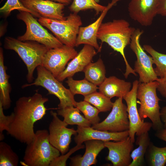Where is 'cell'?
<instances>
[{
  "label": "cell",
  "instance_id": "6da1fadb",
  "mask_svg": "<svg viewBox=\"0 0 166 166\" xmlns=\"http://www.w3.org/2000/svg\"><path fill=\"white\" fill-rule=\"evenodd\" d=\"M48 101L38 91L31 96L18 98L8 133L21 143L27 144L30 142L35 135L34 124L45 114V104Z\"/></svg>",
  "mask_w": 166,
  "mask_h": 166
},
{
  "label": "cell",
  "instance_id": "7a4b0ae2",
  "mask_svg": "<svg viewBox=\"0 0 166 166\" xmlns=\"http://www.w3.org/2000/svg\"><path fill=\"white\" fill-rule=\"evenodd\" d=\"M136 29L130 26L129 23L123 19H114L102 23L97 34V38L101 43L105 42L114 51L120 53L123 57L126 66L124 76L127 78L130 73L136 74L128 64L124 53L126 47L129 45Z\"/></svg>",
  "mask_w": 166,
  "mask_h": 166
},
{
  "label": "cell",
  "instance_id": "3957f363",
  "mask_svg": "<svg viewBox=\"0 0 166 166\" xmlns=\"http://www.w3.org/2000/svg\"><path fill=\"white\" fill-rule=\"evenodd\" d=\"M60 152L49 140V133L45 129L37 130L34 139L27 144L23 163L28 166H49L60 155Z\"/></svg>",
  "mask_w": 166,
  "mask_h": 166
},
{
  "label": "cell",
  "instance_id": "277c9868",
  "mask_svg": "<svg viewBox=\"0 0 166 166\" xmlns=\"http://www.w3.org/2000/svg\"><path fill=\"white\" fill-rule=\"evenodd\" d=\"M4 47L14 51L21 58L27 68V81L31 83L35 69L42 65L44 55L49 49L36 42H23L10 37L5 38Z\"/></svg>",
  "mask_w": 166,
  "mask_h": 166
},
{
  "label": "cell",
  "instance_id": "5b68a950",
  "mask_svg": "<svg viewBox=\"0 0 166 166\" xmlns=\"http://www.w3.org/2000/svg\"><path fill=\"white\" fill-rule=\"evenodd\" d=\"M158 83L156 81L148 83H139L136 93L137 98L140 101L138 110L141 119L143 121L148 117L152 121V128L157 131L164 128L160 117V107L156 90Z\"/></svg>",
  "mask_w": 166,
  "mask_h": 166
},
{
  "label": "cell",
  "instance_id": "8992f818",
  "mask_svg": "<svg viewBox=\"0 0 166 166\" xmlns=\"http://www.w3.org/2000/svg\"><path fill=\"white\" fill-rule=\"evenodd\" d=\"M38 22L51 31L63 45L73 47L76 46L79 29L82 25L81 18L77 14H70L64 20L41 17Z\"/></svg>",
  "mask_w": 166,
  "mask_h": 166
},
{
  "label": "cell",
  "instance_id": "52a82bcc",
  "mask_svg": "<svg viewBox=\"0 0 166 166\" xmlns=\"http://www.w3.org/2000/svg\"><path fill=\"white\" fill-rule=\"evenodd\" d=\"M37 76L33 83L24 85L23 88L32 85L41 86L46 89L48 94L56 96L60 102L58 109L67 107H76V101L69 89L66 88L48 70L42 65L37 68Z\"/></svg>",
  "mask_w": 166,
  "mask_h": 166
},
{
  "label": "cell",
  "instance_id": "ba28073f",
  "mask_svg": "<svg viewBox=\"0 0 166 166\" xmlns=\"http://www.w3.org/2000/svg\"><path fill=\"white\" fill-rule=\"evenodd\" d=\"M29 12L19 11L17 18L25 23L26 32L19 36L18 40L23 42L34 41L45 46L49 49L61 46L62 44L56 37L50 34Z\"/></svg>",
  "mask_w": 166,
  "mask_h": 166
},
{
  "label": "cell",
  "instance_id": "9c48e42d",
  "mask_svg": "<svg viewBox=\"0 0 166 166\" xmlns=\"http://www.w3.org/2000/svg\"><path fill=\"white\" fill-rule=\"evenodd\" d=\"M143 33V30L136 29L129 45L137 58L133 69L139 74V82L148 83L156 81L158 78L152 67L154 62L152 57L146 54L140 44V37Z\"/></svg>",
  "mask_w": 166,
  "mask_h": 166
},
{
  "label": "cell",
  "instance_id": "30bf717a",
  "mask_svg": "<svg viewBox=\"0 0 166 166\" xmlns=\"http://www.w3.org/2000/svg\"><path fill=\"white\" fill-rule=\"evenodd\" d=\"M123 98H118L113 103L110 113L102 121L92 125L95 129L112 132L128 130L129 122L127 106L122 102Z\"/></svg>",
  "mask_w": 166,
  "mask_h": 166
},
{
  "label": "cell",
  "instance_id": "8fae6325",
  "mask_svg": "<svg viewBox=\"0 0 166 166\" xmlns=\"http://www.w3.org/2000/svg\"><path fill=\"white\" fill-rule=\"evenodd\" d=\"M50 113L52 119L49 128V141L63 155L69 151L72 136L77 135V132L73 128H67L68 124L59 118L57 113L51 111Z\"/></svg>",
  "mask_w": 166,
  "mask_h": 166
},
{
  "label": "cell",
  "instance_id": "7c38bea8",
  "mask_svg": "<svg viewBox=\"0 0 166 166\" xmlns=\"http://www.w3.org/2000/svg\"><path fill=\"white\" fill-rule=\"evenodd\" d=\"M139 81H134L132 89L123 98L127 105V112L129 122V137L135 142V135L148 132L152 128V123L144 122L140 119L137 108L136 93Z\"/></svg>",
  "mask_w": 166,
  "mask_h": 166
},
{
  "label": "cell",
  "instance_id": "4fadbf2b",
  "mask_svg": "<svg viewBox=\"0 0 166 166\" xmlns=\"http://www.w3.org/2000/svg\"><path fill=\"white\" fill-rule=\"evenodd\" d=\"M77 54L73 47L65 45L49 49L44 55L42 66L56 78L65 70L68 62Z\"/></svg>",
  "mask_w": 166,
  "mask_h": 166
},
{
  "label": "cell",
  "instance_id": "5bb4252c",
  "mask_svg": "<svg viewBox=\"0 0 166 166\" xmlns=\"http://www.w3.org/2000/svg\"><path fill=\"white\" fill-rule=\"evenodd\" d=\"M159 0H131L128 10L129 16L143 26L151 25L157 14Z\"/></svg>",
  "mask_w": 166,
  "mask_h": 166
},
{
  "label": "cell",
  "instance_id": "9a60e30c",
  "mask_svg": "<svg viewBox=\"0 0 166 166\" xmlns=\"http://www.w3.org/2000/svg\"><path fill=\"white\" fill-rule=\"evenodd\" d=\"M133 143L129 136L121 141L104 142L105 148L109 150L107 160L113 166H129L132 161L131 155Z\"/></svg>",
  "mask_w": 166,
  "mask_h": 166
},
{
  "label": "cell",
  "instance_id": "2e32d148",
  "mask_svg": "<svg viewBox=\"0 0 166 166\" xmlns=\"http://www.w3.org/2000/svg\"><path fill=\"white\" fill-rule=\"evenodd\" d=\"M20 2L27 8L39 14L41 17L64 20L63 10L65 5L49 0H22Z\"/></svg>",
  "mask_w": 166,
  "mask_h": 166
},
{
  "label": "cell",
  "instance_id": "e0dca14e",
  "mask_svg": "<svg viewBox=\"0 0 166 166\" xmlns=\"http://www.w3.org/2000/svg\"><path fill=\"white\" fill-rule=\"evenodd\" d=\"M77 134L74 140L77 144H82L85 141L91 140H98L104 142L122 140L129 136V131L112 132L95 129L92 127L77 126Z\"/></svg>",
  "mask_w": 166,
  "mask_h": 166
},
{
  "label": "cell",
  "instance_id": "ac0fdd59",
  "mask_svg": "<svg viewBox=\"0 0 166 166\" xmlns=\"http://www.w3.org/2000/svg\"><path fill=\"white\" fill-rule=\"evenodd\" d=\"M95 49L90 45L85 44L77 55L68 64L65 70L56 78L57 79L61 82L68 77H72L77 73L83 71L97 54Z\"/></svg>",
  "mask_w": 166,
  "mask_h": 166
},
{
  "label": "cell",
  "instance_id": "d6986e66",
  "mask_svg": "<svg viewBox=\"0 0 166 166\" xmlns=\"http://www.w3.org/2000/svg\"><path fill=\"white\" fill-rule=\"evenodd\" d=\"M120 0H112L94 22L87 26L80 27L77 37L76 46L82 44L88 45L100 51L101 47L97 42V34L99 28L108 10Z\"/></svg>",
  "mask_w": 166,
  "mask_h": 166
},
{
  "label": "cell",
  "instance_id": "ffe728a7",
  "mask_svg": "<svg viewBox=\"0 0 166 166\" xmlns=\"http://www.w3.org/2000/svg\"><path fill=\"white\" fill-rule=\"evenodd\" d=\"M85 151L83 156L77 155L70 158V165L89 166L95 164L99 153L105 147L104 142L98 140H91L85 141Z\"/></svg>",
  "mask_w": 166,
  "mask_h": 166
},
{
  "label": "cell",
  "instance_id": "44dd1931",
  "mask_svg": "<svg viewBox=\"0 0 166 166\" xmlns=\"http://www.w3.org/2000/svg\"><path fill=\"white\" fill-rule=\"evenodd\" d=\"M131 86L130 82L112 76L106 77L98 89L99 92L110 99L115 97L123 99L130 90Z\"/></svg>",
  "mask_w": 166,
  "mask_h": 166
},
{
  "label": "cell",
  "instance_id": "7402d4cb",
  "mask_svg": "<svg viewBox=\"0 0 166 166\" xmlns=\"http://www.w3.org/2000/svg\"><path fill=\"white\" fill-rule=\"evenodd\" d=\"M3 49L0 48V102L4 109H9L11 105V101L10 97L11 86L9 82L10 76L6 72L4 64Z\"/></svg>",
  "mask_w": 166,
  "mask_h": 166
},
{
  "label": "cell",
  "instance_id": "603a6c76",
  "mask_svg": "<svg viewBox=\"0 0 166 166\" xmlns=\"http://www.w3.org/2000/svg\"><path fill=\"white\" fill-rule=\"evenodd\" d=\"M137 136L135 143L138 147L133 150L131 153L132 161L129 166L143 165L144 163L145 156L151 142L148 132Z\"/></svg>",
  "mask_w": 166,
  "mask_h": 166
},
{
  "label": "cell",
  "instance_id": "cb8c5ba5",
  "mask_svg": "<svg viewBox=\"0 0 166 166\" xmlns=\"http://www.w3.org/2000/svg\"><path fill=\"white\" fill-rule=\"evenodd\" d=\"M83 71L85 79L97 86L100 85L106 78L105 66L100 58L95 62L90 63Z\"/></svg>",
  "mask_w": 166,
  "mask_h": 166
},
{
  "label": "cell",
  "instance_id": "d4e9b609",
  "mask_svg": "<svg viewBox=\"0 0 166 166\" xmlns=\"http://www.w3.org/2000/svg\"><path fill=\"white\" fill-rule=\"evenodd\" d=\"M80 111L74 106L58 109L57 114L64 118V121L68 125H76L83 127H91L92 125L85 117L80 113Z\"/></svg>",
  "mask_w": 166,
  "mask_h": 166
},
{
  "label": "cell",
  "instance_id": "484cf974",
  "mask_svg": "<svg viewBox=\"0 0 166 166\" xmlns=\"http://www.w3.org/2000/svg\"><path fill=\"white\" fill-rule=\"evenodd\" d=\"M67 78L65 82L73 95L80 94L85 96L96 92L98 88L97 86L85 78L80 80H74L72 77Z\"/></svg>",
  "mask_w": 166,
  "mask_h": 166
},
{
  "label": "cell",
  "instance_id": "4316f807",
  "mask_svg": "<svg viewBox=\"0 0 166 166\" xmlns=\"http://www.w3.org/2000/svg\"><path fill=\"white\" fill-rule=\"evenodd\" d=\"M145 156L149 166H164L166 164V146L159 147L151 142Z\"/></svg>",
  "mask_w": 166,
  "mask_h": 166
},
{
  "label": "cell",
  "instance_id": "83f0119b",
  "mask_svg": "<svg viewBox=\"0 0 166 166\" xmlns=\"http://www.w3.org/2000/svg\"><path fill=\"white\" fill-rule=\"evenodd\" d=\"M144 49L152 57L156 67L154 69L155 73L160 78L166 77V54L159 53L155 50L151 45H145Z\"/></svg>",
  "mask_w": 166,
  "mask_h": 166
},
{
  "label": "cell",
  "instance_id": "f1b7e54d",
  "mask_svg": "<svg viewBox=\"0 0 166 166\" xmlns=\"http://www.w3.org/2000/svg\"><path fill=\"white\" fill-rule=\"evenodd\" d=\"M84 100L90 103L101 112H106L112 109L113 103L111 99L101 92L97 91L84 96Z\"/></svg>",
  "mask_w": 166,
  "mask_h": 166
},
{
  "label": "cell",
  "instance_id": "f546056e",
  "mask_svg": "<svg viewBox=\"0 0 166 166\" xmlns=\"http://www.w3.org/2000/svg\"><path fill=\"white\" fill-rule=\"evenodd\" d=\"M19 161L18 155L10 145L4 142L0 143V166H17Z\"/></svg>",
  "mask_w": 166,
  "mask_h": 166
},
{
  "label": "cell",
  "instance_id": "4dcf8cb0",
  "mask_svg": "<svg viewBox=\"0 0 166 166\" xmlns=\"http://www.w3.org/2000/svg\"><path fill=\"white\" fill-rule=\"evenodd\" d=\"M69 7L71 11L77 14L79 11L89 9H93L97 14L103 12L106 6L99 4L94 0H73Z\"/></svg>",
  "mask_w": 166,
  "mask_h": 166
},
{
  "label": "cell",
  "instance_id": "1f68e13d",
  "mask_svg": "<svg viewBox=\"0 0 166 166\" xmlns=\"http://www.w3.org/2000/svg\"><path fill=\"white\" fill-rule=\"evenodd\" d=\"M76 107L83 113L85 117L93 125L99 123L98 116L99 111L94 106L85 101L76 102Z\"/></svg>",
  "mask_w": 166,
  "mask_h": 166
},
{
  "label": "cell",
  "instance_id": "d6a6232c",
  "mask_svg": "<svg viewBox=\"0 0 166 166\" xmlns=\"http://www.w3.org/2000/svg\"><path fill=\"white\" fill-rule=\"evenodd\" d=\"M14 10L29 12L36 17L39 18L41 17L39 14L25 7L19 0H7L5 4L0 8V12L5 16L7 17L12 11Z\"/></svg>",
  "mask_w": 166,
  "mask_h": 166
},
{
  "label": "cell",
  "instance_id": "836d02e7",
  "mask_svg": "<svg viewBox=\"0 0 166 166\" xmlns=\"http://www.w3.org/2000/svg\"><path fill=\"white\" fill-rule=\"evenodd\" d=\"M85 145L82 144H77L74 147L64 154L60 155L53 160L50 164V166H66L67 160L71 155L76 151L84 148Z\"/></svg>",
  "mask_w": 166,
  "mask_h": 166
},
{
  "label": "cell",
  "instance_id": "e575fe53",
  "mask_svg": "<svg viewBox=\"0 0 166 166\" xmlns=\"http://www.w3.org/2000/svg\"><path fill=\"white\" fill-rule=\"evenodd\" d=\"M2 105L0 102V140H2L4 138L3 132L6 130L7 132L12 121V113L9 115L6 116L4 113Z\"/></svg>",
  "mask_w": 166,
  "mask_h": 166
},
{
  "label": "cell",
  "instance_id": "d590c367",
  "mask_svg": "<svg viewBox=\"0 0 166 166\" xmlns=\"http://www.w3.org/2000/svg\"><path fill=\"white\" fill-rule=\"evenodd\" d=\"M156 81L158 83L157 89L162 96L166 99V77L158 78Z\"/></svg>",
  "mask_w": 166,
  "mask_h": 166
},
{
  "label": "cell",
  "instance_id": "8d00e7d4",
  "mask_svg": "<svg viewBox=\"0 0 166 166\" xmlns=\"http://www.w3.org/2000/svg\"><path fill=\"white\" fill-rule=\"evenodd\" d=\"M157 14L166 17V0H159Z\"/></svg>",
  "mask_w": 166,
  "mask_h": 166
},
{
  "label": "cell",
  "instance_id": "74e56055",
  "mask_svg": "<svg viewBox=\"0 0 166 166\" xmlns=\"http://www.w3.org/2000/svg\"><path fill=\"white\" fill-rule=\"evenodd\" d=\"M155 136L158 139L166 142V128L156 131Z\"/></svg>",
  "mask_w": 166,
  "mask_h": 166
},
{
  "label": "cell",
  "instance_id": "f35d334b",
  "mask_svg": "<svg viewBox=\"0 0 166 166\" xmlns=\"http://www.w3.org/2000/svg\"><path fill=\"white\" fill-rule=\"evenodd\" d=\"M160 112L161 119L164 124V128H166V106L161 108Z\"/></svg>",
  "mask_w": 166,
  "mask_h": 166
},
{
  "label": "cell",
  "instance_id": "ab89813d",
  "mask_svg": "<svg viewBox=\"0 0 166 166\" xmlns=\"http://www.w3.org/2000/svg\"><path fill=\"white\" fill-rule=\"evenodd\" d=\"M20 1L22 0H19ZM58 2L59 3L64 4L65 5H69L73 0H49Z\"/></svg>",
  "mask_w": 166,
  "mask_h": 166
},
{
  "label": "cell",
  "instance_id": "60d3db41",
  "mask_svg": "<svg viewBox=\"0 0 166 166\" xmlns=\"http://www.w3.org/2000/svg\"><path fill=\"white\" fill-rule=\"evenodd\" d=\"M94 0L97 3L99 2V1H100V0Z\"/></svg>",
  "mask_w": 166,
  "mask_h": 166
},
{
  "label": "cell",
  "instance_id": "b9f144b4",
  "mask_svg": "<svg viewBox=\"0 0 166 166\" xmlns=\"http://www.w3.org/2000/svg\"><path fill=\"white\" fill-rule=\"evenodd\" d=\"M165 165L166 166V165Z\"/></svg>",
  "mask_w": 166,
  "mask_h": 166
}]
</instances>
